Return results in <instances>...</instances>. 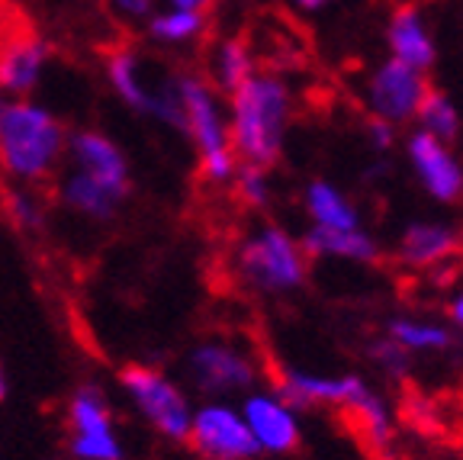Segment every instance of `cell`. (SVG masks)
<instances>
[{
    "label": "cell",
    "mask_w": 463,
    "mask_h": 460,
    "mask_svg": "<svg viewBox=\"0 0 463 460\" xmlns=\"http://www.w3.org/2000/svg\"><path fill=\"white\" fill-rule=\"evenodd\" d=\"M444 312H448V325H450V329H454V331H463V277L457 281V287L450 290Z\"/></svg>",
    "instance_id": "4dcf8cb0"
},
{
    "label": "cell",
    "mask_w": 463,
    "mask_h": 460,
    "mask_svg": "<svg viewBox=\"0 0 463 460\" xmlns=\"http://www.w3.org/2000/svg\"><path fill=\"white\" fill-rule=\"evenodd\" d=\"M68 428H71V438H107V435H116L113 409H109V399L100 383H78V389L68 399Z\"/></svg>",
    "instance_id": "d6986e66"
},
{
    "label": "cell",
    "mask_w": 463,
    "mask_h": 460,
    "mask_svg": "<svg viewBox=\"0 0 463 460\" xmlns=\"http://www.w3.org/2000/svg\"><path fill=\"white\" fill-rule=\"evenodd\" d=\"M386 49H390V58L419 68V72H428L434 65L438 45H434L431 26L419 7L405 4V7L392 10L386 20Z\"/></svg>",
    "instance_id": "9a60e30c"
},
{
    "label": "cell",
    "mask_w": 463,
    "mask_h": 460,
    "mask_svg": "<svg viewBox=\"0 0 463 460\" xmlns=\"http://www.w3.org/2000/svg\"><path fill=\"white\" fill-rule=\"evenodd\" d=\"M119 389L132 403V409L142 416V422L152 428L158 438L171 445H187L190 418H194V403L184 393V387L174 377L152 364H126L119 370Z\"/></svg>",
    "instance_id": "5b68a950"
},
{
    "label": "cell",
    "mask_w": 463,
    "mask_h": 460,
    "mask_svg": "<svg viewBox=\"0 0 463 460\" xmlns=\"http://www.w3.org/2000/svg\"><path fill=\"white\" fill-rule=\"evenodd\" d=\"M232 267L241 287L260 296H289L297 293L309 277V258L297 235L283 225L264 223L251 229L232 254Z\"/></svg>",
    "instance_id": "3957f363"
},
{
    "label": "cell",
    "mask_w": 463,
    "mask_h": 460,
    "mask_svg": "<svg viewBox=\"0 0 463 460\" xmlns=\"http://www.w3.org/2000/svg\"><path fill=\"white\" fill-rule=\"evenodd\" d=\"M386 335L405 351L419 358V354H448L457 345V331L448 322L428 316H392L386 322Z\"/></svg>",
    "instance_id": "ffe728a7"
},
{
    "label": "cell",
    "mask_w": 463,
    "mask_h": 460,
    "mask_svg": "<svg viewBox=\"0 0 463 460\" xmlns=\"http://www.w3.org/2000/svg\"><path fill=\"white\" fill-rule=\"evenodd\" d=\"M306 258L318 261H345V264H373L380 258V242L373 238V232L361 229H309L299 235Z\"/></svg>",
    "instance_id": "e0dca14e"
},
{
    "label": "cell",
    "mask_w": 463,
    "mask_h": 460,
    "mask_svg": "<svg viewBox=\"0 0 463 460\" xmlns=\"http://www.w3.org/2000/svg\"><path fill=\"white\" fill-rule=\"evenodd\" d=\"M107 81L113 87V94L138 116L155 113V94H158V81H152V74L145 72V62L132 45H119L109 49L107 55Z\"/></svg>",
    "instance_id": "2e32d148"
},
{
    "label": "cell",
    "mask_w": 463,
    "mask_h": 460,
    "mask_svg": "<svg viewBox=\"0 0 463 460\" xmlns=\"http://www.w3.org/2000/svg\"><path fill=\"white\" fill-rule=\"evenodd\" d=\"M402 151L415 184L428 200L441 203V206H454L463 200V161L457 158L454 145L412 129L405 136Z\"/></svg>",
    "instance_id": "9c48e42d"
},
{
    "label": "cell",
    "mask_w": 463,
    "mask_h": 460,
    "mask_svg": "<svg viewBox=\"0 0 463 460\" xmlns=\"http://www.w3.org/2000/svg\"><path fill=\"white\" fill-rule=\"evenodd\" d=\"M52 58V45L33 29H20L0 43V91L10 97L33 94Z\"/></svg>",
    "instance_id": "5bb4252c"
},
{
    "label": "cell",
    "mask_w": 463,
    "mask_h": 460,
    "mask_svg": "<svg viewBox=\"0 0 463 460\" xmlns=\"http://www.w3.org/2000/svg\"><path fill=\"white\" fill-rule=\"evenodd\" d=\"M232 187H235V196H239L248 209H268L270 200H274V184H270L264 168L239 165V171L232 177Z\"/></svg>",
    "instance_id": "4316f807"
},
{
    "label": "cell",
    "mask_w": 463,
    "mask_h": 460,
    "mask_svg": "<svg viewBox=\"0 0 463 460\" xmlns=\"http://www.w3.org/2000/svg\"><path fill=\"white\" fill-rule=\"evenodd\" d=\"M254 72H258V65H254V55H251V49H248L245 39L229 36V39H219V43L213 45L210 74H206V81L216 87V94L229 97L232 91H239Z\"/></svg>",
    "instance_id": "7402d4cb"
},
{
    "label": "cell",
    "mask_w": 463,
    "mask_h": 460,
    "mask_svg": "<svg viewBox=\"0 0 463 460\" xmlns=\"http://www.w3.org/2000/svg\"><path fill=\"white\" fill-rule=\"evenodd\" d=\"M65 158L71 161L74 171L97 180L100 187H107L109 194H116L119 200H129V194H132L129 161H126L123 149H119L109 136L94 132V129L71 132V136H68V145H65Z\"/></svg>",
    "instance_id": "7c38bea8"
},
{
    "label": "cell",
    "mask_w": 463,
    "mask_h": 460,
    "mask_svg": "<svg viewBox=\"0 0 463 460\" xmlns=\"http://www.w3.org/2000/svg\"><path fill=\"white\" fill-rule=\"evenodd\" d=\"M415 129L454 145V139L460 136V110H457V103L444 91H434L431 87L425 101H421L419 113H415Z\"/></svg>",
    "instance_id": "d4e9b609"
},
{
    "label": "cell",
    "mask_w": 463,
    "mask_h": 460,
    "mask_svg": "<svg viewBox=\"0 0 463 460\" xmlns=\"http://www.w3.org/2000/svg\"><path fill=\"white\" fill-rule=\"evenodd\" d=\"M187 445L200 460H254L260 447L254 445L239 406L229 399H206L194 409Z\"/></svg>",
    "instance_id": "ba28073f"
},
{
    "label": "cell",
    "mask_w": 463,
    "mask_h": 460,
    "mask_svg": "<svg viewBox=\"0 0 463 460\" xmlns=\"http://www.w3.org/2000/svg\"><path fill=\"white\" fill-rule=\"evenodd\" d=\"M241 418L260 454H293L303 441V412L270 389H251L241 399Z\"/></svg>",
    "instance_id": "30bf717a"
},
{
    "label": "cell",
    "mask_w": 463,
    "mask_h": 460,
    "mask_svg": "<svg viewBox=\"0 0 463 460\" xmlns=\"http://www.w3.org/2000/svg\"><path fill=\"white\" fill-rule=\"evenodd\" d=\"M428 91H431V84H428L425 72L386 55L364 78L361 103L370 113V120H383L399 129V126L415 122V113H419Z\"/></svg>",
    "instance_id": "52a82bcc"
},
{
    "label": "cell",
    "mask_w": 463,
    "mask_h": 460,
    "mask_svg": "<svg viewBox=\"0 0 463 460\" xmlns=\"http://www.w3.org/2000/svg\"><path fill=\"white\" fill-rule=\"evenodd\" d=\"M216 0H167V7H181V10H196V14H206Z\"/></svg>",
    "instance_id": "d6a6232c"
},
{
    "label": "cell",
    "mask_w": 463,
    "mask_h": 460,
    "mask_svg": "<svg viewBox=\"0 0 463 460\" xmlns=\"http://www.w3.org/2000/svg\"><path fill=\"white\" fill-rule=\"evenodd\" d=\"M274 389L299 412L316 409V406L351 412L361 403V396L370 389V383L357 374H318V370L283 367L277 374Z\"/></svg>",
    "instance_id": "8fae6325"
},
{
    "label": "cell",
    "mask_w": 463,
    "mask_h": 460,
    "mask_svg": "<svg viewBox=\"0 0 463 460\" xmlns=\"http://www.w3.org/2000/svg\"><path fill=\"white\" fill-rule=\"evenodd\" d=\"M287 4L293 10H299V14H318V10L332 7L335 0H287Z\"/></svg>",
    "instance_id": "1f68e13d"
},
{
    "label": "cell",
    "mask_w": 463,
    "mask_h": 460,
    "mask_svg": "<svg viewBox=\"0 0 463 460\" xmlns=\"http://www.w3.org/2000/svg\"><path fill=\"white\" fill-rule=\"evenodd\" d=\"M187 383L206 399H229L245 396L258 387L260 367L248 348L235 345L229 339H203L184 358Z\"/></svg>",
    "instance_id": "8992f818"
},
{
    "label": "cell",
    "mask_w": 463,
    "mask_h": 460,
    "mask_svg": "<svg viewBox=\"0 0 463 460\" xmlns=\"http://www.w3.org/2000/svg\"><path fill=\"white\" fill-rule=\"evenodd\" d=\"M367 358L386 380H405V377L412 374V364H415L412 354L405 351L402 345H396L386 331L367 341Z\"/></svg>",
    "instance_id": "484cf974"
},
{
    "label": "cell",
    "mask_w": 463,
    "mask_h": 460,
    "mask_svg": "<svg viewBox=\"0 0 463 460\" xmlns=\"http://www.w3.org/2000/svg\"><path fill=\"white\" fill-rule=\"evenodd\" d=\"M174 84H177L184 120H187V139L194 142L196 158H200L203 180H210L213 187H225L239 171V158L232 151L225 107L216 87L196 72H177Z\"/></svg>",
    "instance_id": "277c9868"
},
{
    "label": "cell",
    "mask_w": 463,
    "mask_h": 460,
    "mask_svg": "<svg viewBox=\"0 0 463 460\" xmlns=\"http://www.w3.org/2000/svg\"><path fill=\"white\" fill-rule=\"evenodd\" d=\"M364 139H367V145L376 155H386V151H392V145H396V126H390V122H383V120H367Z\"/></svg>",
    "instance_id": "f1b7e54d"
},
{
    "label": "cell",
    "mask_w": 463,
    "mask_h": 460,
    "mask_svg": "<svg viewBox=\"0 0 463 460\" xmlns=\"http://www.w3.org/2000/svg\"><path fill=\"white\" fill-rule=\"evenodd\" d=\"M7 399V374H4V367H0V403Z\"/></svg>",
    "instance_id": "836d02e7"
},
{
    "label": "cell",
    "mask_w": 463,
    "mask_h": 460,
    "mask_svg": "<svg viewBox=\"0 0 463 460\" xmlns=\"http://www.w3.org/2000/svg\"><path fill=\"white\" fill-rule=\"evenodd\" d=\"M68 132L52 110L14 97L0 101V168L23 184H43L65 158Z\"/></svg>",
    "instance_id": "7a4b0ae2"
},
{
    "label": "cell",
    "mask_w": 463,
    "mask_h": 460,
    "mask_svg": "<svg viewBox=\"0 0 463 460\" xmlns=\"http://www.w3.org/2000/svg\"><path fill=\"white\" fill-rule=\"evenodd\" d=\"M7 216L16 229L43 232L45 229V203L33 190H10L7 194Z\"/></svg>",
    "instance_id": "83f0119b"
},
{
    "label": "cell",
    "mask_w": 463,
    "mask_h": 460,
    "mask_svg": "<svg viewBox=\"0 0 463 460\" xmlns=\"http://www.w3.org/2000/svg\"><path fill=\"white\" fill-rule=\"evenodd\" d=\"M145 33H148V39L158 45H190L206 33V14L167 7V10H161V14L148 16Z\"/></svg>",
    "instance_id": "cb8c5ba5"
},
{
    "label": "cell",
    "mask_w": 463,
    "mask_h": 460,
    "mask_svg": "<svg viewBox=\"0 0 463 460\" xmlns=\"http://www.w3.org/2000/svg\"><path fill=\"white\" fill-rule=\"evenodd\" d=\"M107 4L123 20H148L155 10V0H107Z\"/></svg>",
    "instance_id": "f546056e"
},
{
    "label": "cell",
    "mask_w": 463,
    "mask_h": 460,
    "mask_svg": "<svg viewBox=\"0 0 463 460\" xmlns=\"http://www.w3.org/2000/svg\"><path fill=\"white\" fill-rule=\"evenodd\" d=\"M58 200H61V206L71 209V213H78V216H84V219H94V223H109V219H116L119 206L126 203L116 194H109L107 187H100L97 180H90L87 174L74 171V168L65 174V180H61Z\"/></svg>",
    "instance_id": "44dd1931"
},
{
    "label": "cell",
    "mask_w": 463,
    "mask_h": 460,
    "mask_svg": "<svg viewBox=\"0 0 463 460\" xmlns=\"http://www.w3.org/2000/svg\"><path fill=\"white\" fill-rule=\"evenodd\" d=\"M354 428L361 432V438L367 441L370 447H390L392 445V435H396V416H392V406L386 403L383 393H376L373 387L361 396V403L354 409L347 412Z\"/></svg>",
    "instance_id": "603a6c76"
},
{
    "label": "cell",
    "mask_w": 463,
    "mask_h": 460,
    "mask_svg": "<svg viewBox=\"0 0 463 460\" xmlns=\"http://www.w3.org/2000/svg\"><path fill=\"white\" fill-rule=\"evenodd\" d=\"M289 120H293V91L277 74L254 72L225 103L229 142L239 165L270 168L287 149Z\"/></svg>",
    "instance_id": "6da1fadb"
},
{
    "label": "cell",
    "mask_w": 463,
    "mask_h": 460,
    "mask_svg": "<svg viewBox=\"0 0 463 460\" xmlns=\"http://www.w3.org/2000/svg\"><path fill=\"white\" fill-rule=\"evenodd\" d=\"M303 213L309 225L318 229H361V209L338 184L326 177H316L303 190Z\"/></svg>",
    "instance_id": "ac0fdd59"
},
{
    "label": "cell",
    "mask_w": 463,
    "mask_h": 460,
    "mask_svg": "<svg viewBox=\"0 0 463 460\" xmlns=\"http://www.w3.org/2000/svg\"><path fill=\"white\" fill-rule=\"evenodd\" d=\"M463 248V232L448 219H412L396 238V261L409 271L444 267Z\"/></svg>",
    "instance_id": "4fadbf2b"
}]
</instances>
